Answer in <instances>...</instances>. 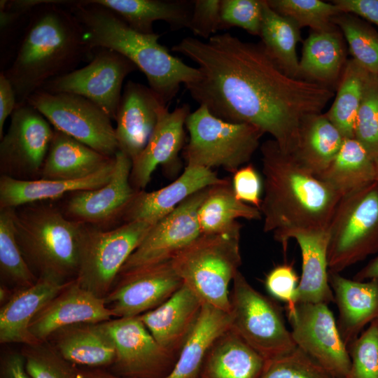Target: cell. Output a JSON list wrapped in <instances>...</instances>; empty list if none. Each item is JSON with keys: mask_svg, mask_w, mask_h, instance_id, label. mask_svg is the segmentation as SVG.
<instances>
[{"mask_svg": "<svg viewBox=\"0 0 378 378\" xmlns=\"http://www.w3.org/2000/svg\"><path fill=\"white\" fill-rule=\"evenodd\" d=\"M106 8L135 31L150 34L155 21H164L172 30L188 28L193 1L175 0H90Z\"/></svg>", "mask_w": 378, "mask_h": 378, "instance_id": "32", "label": "cell"}, {"mask_svg": "<svg viewBox=\"0 0 378 378\" xmlns=\"http://www.w3.org/2000/svg\"><path fill=\"white\" fill-rule=\"evenodd\" d=\"M0 378H32L25 368L21 352H5L0 359Z\"/></svg>", "mask_w": 378, "mask_h": 378, "instance_id": "52", "label": "cell"}, {"mask_svg": "<svg viewBox=\"0 0 378 378\" xmlns=\"http://www.w3.org/2000/svg\"><path fill=\"white\" fill-rule=\"evenodd\" d=\"M227 180L220 178L212 169L186 166L183 172L167 186L151 192L137 191L122 218L125 223L140 221L154 225L191 195Z\"/></svg>", "mask_w": 378, "mask_h": 378, "instance_id": "22", "label": "cell"}, {"mask_svg": "<svg viewBox=\"0 0 378 378\" xmlns=\"http://www.w3.org/2000/svg\"><path fill=\"white\" fill-rule=\"evenodd\" d=\"M342 378H350V377H349V375L348 374V375H346V377H342Z\"/></svg>", "mask_w": 378, "mask_h": 378, "instance_id": "57", "label": "cell"}, {"mask_svg": "<svg viewBox=\"0 0 378 378\" xmlns=\"http://www.w3.org/2000/svg\"><path fill=\"white\" fill-rule=\"evenodd\" d=\"M241 224L227 232L204 234L171 261L183 283L203 304L230 312L228 287L241 263Z\"/></svg>", "mask_w": 378, "mask_h": 378, "instance_id": "6", "label": "cell"}, {"mask_svg": "<svg viewBox=\"0 0 378 378\" xmlns=\"http://www.w3.org/2000/svg\"><path fill=\"white\" fill-rule=\"evenodd\" d=\"M113 318L104 298L85 289L74 279L36 314L29 331L36 340L44 342L61 328L83 323H102Z\"/></svg>", "mask_w": 378, "mask_h": 378, "instance_id": "20", "label": "cell"}, {"mask_svg": "<svg viewBox=\"0 0 378 378\" xmlns=\"http://www.w3.org/2000/svg\"><path fill=\"white\" fill-rule=\"evenodd\" d=\"M149 88L129 80L125 85L115 115L118 150L132 160L142 152L166 106Z\"/></svg>", "mask_w": 378, "mask_h": 378, "instance_id": "21", "label": "cell"}, {"mask_svg": "<svg viewBox=\"0 0 378 378\" xmlns=\"http://www.w3.org/2000/svg\"><path fill=\"white\" fill-rule=\"evenodd\" d=\"M114 158L113 173L108 183L70 194L65 206L68 218L95 227L122 218L137 191L130 183L132 160L119 150Z\"/></svg>", "mask_w": 378, "mask_h": 378, "instance_id": "18", "label": "cell"}, {"mask_svg": "<svg viewBox=\"0 0 378 378\" xmlns=\"http://www.w3.org/2000/svg\"><path fill=\"white\" fill-rule=\"evenodd\" d=\"M264 195L263 230L281 243L290 231L327 230L342 196L303 168L274 139L260 146Z\"/></svg>", "mask_w": 378, "mask_h": 378, "instance_id": "2", "label": "cell"}, {"mask_svg": "<svg viewBox=\"0 0 378 378\" xmlns=\"http://www.w3.org/2000/svg\"><path fill=\"white\" fill-rule=\"evenodd\" d=\"M203 304L183 284L159 307L139 316L158 344L178 356L197 321Z\"/></svg>", "mask_w": 378, "mask_h": 378, "instance_id": "23", "label": "cell"}, {"mask_svg": "<svg viewBox=\"0 0 378 378\" xmlns=\"http://www.w3.org/2000/svg\"><path fill=\"white\" fill-rule=\"evenodd\" d=\"M259 36L265 50L275 64L289 76L300 79L297 53L301 41L300 28L290 19L272 10L266 0Z\"/></svg>", "mask_w": 378, "mask_h": 378, "instance_id": "37", "label": "cell"}, {"mask_svg": "<svg viewBox=\"0 0 378 378\" xmlns=\"http://www.w3.org/2000/svg\"><path fill=\"white\" fill-rule=\"evenodd\" d=\"M350 378H378V319L348 346Z\"/></svg>", "mask_w": 378, "mask_h": 378, "instance_id": "45", "label": "cell"}, {"mask_svg": "<svg viewBox=\"0 0 378 378\" xmlns=\"http://www.w3.org/2000/svg\"><path fill=\"white\" fill-rule=\"evenodd\" d=\"M286 309L296 346L334 378L348 375L351 369L348 347L328 304L296 303Z\"/></svg>", "mask_w": 378, "mask_h": 378, "instance_id": "14", "label": "cell"}, {"mask_svg": "<svg viewBox=\"0 0 378 378\" xmlns=\"http://www.w3.org/2000/svg\"><path fill=\"white\" fill-rule=\"evenodd\" d=\"M354 138L374 160L378 156V76L370 74L354 126Z\"/></svg>", "mask_w": 378, "mask_h": 378, "instance_id": "43", "label": "cell"}, {"mask_svg": "<svg viewBox=\"0 0 378 378\" xmlns=\"http://www.w3.org/2000/svg\"><path fill=\"white\" fill-rule=\"evenodd\" d=\"M12 294L9 293L8 288L4 284H1L0 287V301L1 303H5L8 300Z\"/></svg>", "mask_w": 378, "mask_h": 378, "instance_id": "55", "label": "cell"}, {"mask_svg": "<svg viewBox=\"0 0 378 378\" xmlns=\"http://www.w3.org/2000/svg\"><path fill=\"white\" fill-rule=\"evenodd\" d=\"M259 209L239 200L232 185L226 182L209 187L197 212V220L204 234L227 232L239 223L238 218L260 220Z\"/></svg>", "mask_w": 378, "mask_h": 378, "instance_id": "36", "label": "cell"}, {"mask_svg": "<svg viewBox=\"0 0 378 378\" xmlns=\"http://www.w3.org/2000/svg\"><path fill=\"white\" fill-rule=\"evenodd\" d=\"M290 239H295L302 253V276L296 303H326L334 302L329 284L328 264V235L327 230L299 229L288 232L281 243L286 250Z\"/></svg>", "mask_w": 378, "mask_h": 378, "instance_id": "25", "label": "cell"}, {"mask_svg": "<svg viewBox=\"0 0 378 378\" xmlns=\"http://www.w3.org/2000/svg\"><path fill=\"white\" fill-rule=\"evenodd\" d=\"M230 328L229 313L204 304L195 327L178 354L174 367L165 378H199L211 345Z\"/></svg>", "mask_w": 378, "mask_h": 378, "instance_id": "33", "label": "cell"}, {"mask_svg": "<svg viewBox=\"0 0 378 378\" xmlns=\"http://www.w3.org/2000/svg\"><path fill=\"white\" fill-rule=\"evenodd\" d=\"M232 188L236 197L260 209L262 199V182L253 164H248L233 174Z\"/></svg>", "mask_w": 378, "mask_h": 378, "instance_id": "49", "label": "cell"}, {"mask_svg": "<svg viewBox=\"0 0 378 378\" xmlns=\"http://www.w3.org/2000/svg\"><path fill=\"white\" fill-rule=\"evenodd\" d=\"M265 362L230 328L211 345L199 378H260Z\"/></svg>", "mask_w": 378, "mask_h": 378, "instance_id": "31", "label": "cell"}, {"mask_svg": "<svg viewBox=\"0 0 378 378\" xmlns=\"http://www.w3.org/2000/svg\"><path fill=\"white\" fill-rule=\"evenodd\" d=\"M20 352L32 378H78L79 367L65 360L48 341L24 345Z\"/></svg>", "mask_w": 378, "mask_h": 378, "instance_id": "42", "label": "cell"}, {"mask_svg": "<svg viewBox=\"0 0 378 378\" xmlns=\"http://www.w3.org/2000/svg\"><path fill=\"white\" fill-rule=\"evenodd\" d=\"M27 102L38 110L55 129L97 152L113 158L118 151L111 119L89 99L73 94L38 90Z\"/></svg>", "mask_w": 378, "mask_h": 378, "instance_id": "11", "label": "cell"}, {"mask_svg": "<svg viewBox=\"0 0 378 378\" xmlns=\"http://www.w3.org/2000/svg\"><path fill=\"white\" fill-rule=\"evenodd\" d=\"M17 107L16 94L10 81L3 71L0 74V139L4 136V127L8 117Z\"/></svg>", "mask_w": 378, "mask_h": 378, "instance_id": "51", "label": "cell"}, {"mask_svg": "<svg viewBox=\"0 0 378 378\" xmlns=\"http://www.w3.org/2000/svg\"><path fill=\"white\" fill-rule=\"evenodd\" d=\"M67 361L85 368L111 367L115 348L102 323L67 326L53 332L47 340Z\"/></svg>", "mask_w": 378, "mask_h": 378, "instance_id": "27", "label": "cell"}, {"mask_svg": "<svg viewBox=\"0 0 378 378\" xmlns=\"http://www.w3.org/2000/svg\"><path fill=\"white\" fill-rule=\"evenodd\" d=\"M317 177L342 197L375 181L374 160L355 138L344 139L333 160Z\"/></svg>", "mask_w": 378, "mask_h": 378, "instance_id": "35", "label": "cell"}, {"mask_svg": "<svg viewBox=\"0 0 378 378\" xmlns=\"http://www.w3.org/2000/svg\"><path fill=\"white\" fill-rule=\"evenodd\" d=\"M190 113L188 104L172 112L167 106L162 108L146 147L132 161L130 179L135 190L145 189L158 165H162L165 171L178 170V155L185 142L184 127Z\"/></svg>", "mask_w": 378, "mask_h": 378, "instance_id": "19", "label": "cell"}, {"mask_svg": "<svg viewBox=\"0 0 378 378\" xmlns=\"http://www.w3.org/2000/svg\"><path fill=\"white\" fill-rule=\"evenodd\" d=\"M230 293V328L266 361L297 346L281 308L255 289L239 270Z\"/></svg>", "mask_w": 378, "mask_h": 378, "instance_id": "9", "label": "cell"}, {"mask_svg": "<svg viewBox=\"0 0 378 378\" xmlns=\"http://www.w3.org/2000/svg\"><path fill=\"white\" fill-rule=\"evenodd\" d=\"M264 0H221L220 29L240 27L260 36Z\"/></svg>", "mask_w": 378, "mask_h": 378, "instance_id": "46", "label": "cell"}, {"mask_svg": "<svg viewBox=\"0 0 378 378\" xmlns=\"http://www.w3.org/2000/svg\"><path fill=\"white\" fill-rule=\"evenodd\" d=\"M370 74L352 58L348 59L332 104L325 113L344 139L354 138L356 118Z\"/></svg>", "mask_w": 378, "mask_h": 378, "instance_id": "38", "label": "cell"}, {"mask_svg": "<svg viewBox=\"0 0 378 378\" xmlns=\"http://www.w3.org/2000/svg\"><path fill=\"white\" fill-rule=\"evenodd\" d=\"M15 209L17 241L35 275L62 282L76 279L85 224L58 208L36 202Z\"/></svg>", "mask_w": 378, "mask_h": 378, "instance_id": "5", "label": "cell"}, {"mask_svg": "<svg viewBox=\"0 0 378 378\" xmlns=\"http://www.w3.org/2000/svg\"><path fill=\"white\" fill-rule=\"evenodd\" d=\"M53 134V127L38 110L27 102L17 106L1 139V176L40 178Z\"/></svg>", "mask_w": 378, "mask_h": 378, "instance_id": "13", "label": "cell"}, {"mask_svg": "<svg viewBox=\"0 0 378 378\" xmlns=\"http://www.w3.org/2000/svg\"><path fill=\"white\" fill-rule=\"evenodd\" d=\"M115 158L98 172L78 180L38 178L19 180L6 176L0 177V208H13L55 200L66 194L100 188L111 179Z\"/></svg>", "mask_w": 378, "mask_h": 378, "instance_id": "29", "label": "cell"}, {"mask_svg": "<svg viewBox=\"0 0 378 378\" xmlns=\"http://www.w3.org/2000/svg\"><path fill=\"white\" fill-rule=\"evenodd\" d=\"M189 141L183 156L187 167H220L234 173L247 163L264 133L247 123L227 122L200 105L186 122Z\"/></svg>", "mask_w": 378, "mask_h": 378, "instance_id": "7", "label": "cell"}, {"mask_svg": "<svg viewBox=\"0 0 378 378\" xmlns=\"http://www.w3.org/2000/svg\"><path fill=\"white\" fill-rule=\"evenodd\" d=\"M260 378H334L312 358L296 347L267 360Z\"/></svg>", "mask_w": 378, "mask_h": 378, "instance_id": "44", "label": "cell"}, {"mask_svg": "<svg viewBox=\"0 0 378 378\" xmlns=\"http://www.w3.org/2000/svg\"><path fill=\"white\" fill-rule=\"evenodd\" d=\"M332 22L346 39L352 59L369 73L378 76V32L347 12L340 13Z\"/></svg>", "mask_w": 378, "mask_h": 378, "instance_id": "40", "label": "cell"}, {"mask_svg": "<svg viewBox=\"0 0 378 378\" xmlns=\"http://www.w3.org/2000/svg\"><path fill=\"white\" fill-rule=\"evenodd\" d=\"M172 50L197 65L199 78L186 86L194 100L222 120L270 134L290 154L303 120L321 113L335 94L329 88L287 75L260 42L227 32L206 41L186 37Z\"/></svg>", "mask_w": 378, "mask_h": 378, "instance_id": "1", "label": "cell"}, {"mask_svg": "<svg viewBox=\"0 0 378 378\" xmlns=\"http://www.w3.org/2000/svg\"><path fill=\"white\" fill-rule=\"evenodd\" d=\"M15 209L0 208V273L15 289L30 286L38 277L26 262L17 241Z\"/></svg>", "mask_w": 378, "mask_h": 378, "instance_id": "39", "label": "cell"}, {"mask_svg": "<svg viewBox=\"0 0 378 378\" xmlns=\"http://www.w3.org/2000/svg\"><path fill=\"white\" fill-rule=\"evenodd\" d=\"M85 66L47 82L40 90L83 97L115 120L125 78L137 67L121 54L106 48L94 50Z\"/></svg>", "mask_w": 378, "mask_h": 378, "instance_id": "12", "label": "cell"}, {"mask_svg": "<svg viewBox=\"0 0 378 378\" xmlns=\"http://www.w3.org/2000/svg\"><path fill=\"white\" fill-rule=\"evenodd\" d=\"M59 6L43 0L31 12L15 58L3 71L13 85L17 106L49 80L76 69L92 53L78 20Z\"/></svg>", "mask_w": 378, "mask_h": 378, "instance_id": "3", "label": "cell"}, {"mask_svg": "<svg viewBox=\"0 0 378 378\" xmlns=\"http://www.w3.org/2000/svg\"><path fill=\"white\" fill-rule=\"evenodd\" d=\"M329 272L340 273L378 252V183L342 196L327 228Z\"/></svg>", "mask_w": 378, "mask_h": 378, "instance_id": "8", "label": "cell"}, {"mask_svg": "<svg viewBox=\"0 0 378 378\" xmlns=\"http://www.w3.org/2000/svg\"><path fill=\"white\" fill-rule=\"evenodd\" d=\"M344 36L335 25L311 31L299 59L300 78L335 91L347 62Z\"/></svg>", "mask_w": 378, "mask_h": 378, "instance_id": "28", "label": "cell"}, {"mask_svg": "<svg viewBox=\"0 0 378 378\" xmlns=\"http://www.w3.org/2000/svg\"><path fill=\"white\" fill-rule=\"evenodd\" d=\"M63 5L82 26L92 52L110 49L130 59L165 105L175 97L181 85L186 86L199 78L197 68L172 55L158 42L159 34L138 32L113 11L90 0L64 1Z\"/></svg>", "mask_w": 378, "mask_h": 378, "instance_id": "4", "label": "cell"}, {"mask_svg": "<svg viewBox=\"0 0 378 378\" xmlns=\"http://www.w3.org/2000/svg\"><path fill=\"white\" fill-rule=\"evenodd\" d=\"M344 12L350 13L378 26V0H334Z\"/></svg>", "mask_w": 378, "mask_h": 378, "instance_id": "50", "label": "cell"}, {"mask_svg": "<svg viewBox=\"0 0 378 378\" xmlns=\"http://www.w3.org/2000/svg\"><path fill=\"white\" fill-rule=\"evenodd\" d=\"M153 225L132 221L104 230L85 224L76 277L78 284L104 298L114 286L125 262Z\"/></svg>", "mask_w": 378, "mask_h": 378, "instance_id": "10", "label": "cell"}, {"mask_svg": "<svg viewBox=\"0 0 378 378\" xmlns=\"http://www.w3.org/2000/svg\"><path fill=\"white\" fill-rule=\"evenodd\" d=\"M374 168H375V181L378 183V156L374 160Z\"/></svg>", "mask_w": 378, "mask_h": 378, "instance_id": "56", "label": "cell"}, {"mask_svg": "<svg viewBox=\"0 0 378 378\" xmlns=\"http://www.w3.org/2000/svg\"><path fill=\"white\" fill-rule=\"evenodd\" d=\"M117 279L104 298L114 318L138 316L153 310L183 284L171 260L120 274Z\"/></svg>", "mask_w": 378, "mask_h": 378, "instance_id": "17", "label": "cell"}, {"mask_svg": "<svg viewBox=\"0 0 378 378\" xmlns=\"http://www.w3.org/2000/svg\"><path fill=\"white\" fill-rule=\"evenodd\" d=\"M69 281L39 277L33 285L16 289L0 309V342L24 345L41 342L29 331L31 322Z\"/></svg>", "mask_w": 378, "mask_h": 378, "instance_id": "24", "label": "cell"}, {"mask_svg": "<svg viewBox=\"0 0 378 378\" xmlns=\"http://www.w3.org/2000/svg\"><path fill=\"white\" fill-rule=\"evenodd\" d=\"M299 282L293 266L283 264L268 273L265 286L274 297L286 302V307H290L295 304Z\"/></svg>", "mask_w": 378, "mask_h": 378, "instance_id": "48", "label": "cell"}, {"mask_svg": "<svg viewBox=\"0 0 378 378\" xmlns=\"http://www.w3.org/2000/svg\"><path fill=\"white\" fill-rule=\"evenodd\" d=\"M54 128V127H53ZM114 159L54 128L40 178L78 180L90 176Z\"/></svg>", "mask_w": 378, "mask_h": 378, "instance_id": "30", "label": "cell"}, {"mask_svg": "<svg viewBox=\"0 0 378 378\" xmlns=\"http://www.w3.org/2000/svg\"><path fill=\"white\" fill-rule=\"evenodd\" d=\"M329 284L339 312L338 328L348 346L378 319V279L357 281L329 272Z\"/></svg>", "mask_w": 378, "mask_h": 378, "instance_id": "26", "label": "cell"}, {"mask_svg": "<svg viewBox=\"0 0 378 378\" xmlns=\"http://www.w3.org/2000/svg\"><path fill=\"white\" fill-rule=\"evenodd\" d=\"M103 324L115 348L111 372L128 378H165L172 372L178 356L158 344L139 316Z\"/></svg>", "mask_w": 378, "mask_h": 378, "instance_id": "15", "label": "cell"}, {"mask_svg": "<svg viewBox=\"0 0 378 378\" xmlns=\"http://www.w3.org/2000/svg\"><path fill=\"white\" fill-rule=\"evenodd\" d=\"M78 378H128L117 375L103 368H79Z\"/></svg>", "mask_w": 378, "mask_h": 378, "instance_id": "54", "label": "cell"}, {"mask_svg": "<svg viewBox=\"0 0 378 378\" xmlns=\"http://www.w3.org/2000/svg\"><path fill=\"white\" fill-rule=\"evenodd\" d=\"M344 139L325 113L312 115L302 122L298 146L291 155L303 168L317 176L333 160Z\"/></svg>", "mask_w": 378, "mask_h": 378, "instance_id": "34", "label": "cell"}, {"mask_svg": "<svg viewBox=\"0 0 378 378\" xmlns=\"http://www.w3.org/2000/svg\"><path fill=\"white\" fill-rule=\"evenodd\" d=\"M277 13L293 20L300 29H326L334 24L332 19L342 10L334 3L321 0H266Z\"/></svg>", "mask_w": 378, "mask_h": 378, "instance_id": "41", "label": "cell"}, {"mask_svg": "<svg viewBox=\"0 0 378 378\" xmlns=\"http://www.w3.org/2000/svg\"><path fill=\"white\" fill-rule=\"evenodd\" d=\"M209 188L191 195L171 214L154 224L127 260L120 274L172 260L199 237L202 233L197 212Z\"/></svg>", "mask_w": 378, "mask_h": 378, "instance_id": "16", "label": "cell"}, {"mask_svg": "<svg viewBox=\"0 0 378 378\" xmlns=\"http://www.w3.org/2000/svg\"><path fill=\"white\" fill-rule=\"evenodd\" d=\"M221 0H195L188 28L208 40L220 29Z\"/></svg>", "mask_w": 378, "mask_h": 378, "instance_id": "47", "label": "cell"}, {"mask_svg": "<svg viewBox=\"0 0 378 378\" xmlns=\"http://www.w3.org/2000/svg\"><path fill=\"white\" fill-rule=\"evenodd\" d=\"M354 279L362 281L378 279V255L360 269L355 274Z\"/></svg>", "mask_w": 378, "mask_h": 378, "instance_id": "53", "label": "cell"}]
</instances>
